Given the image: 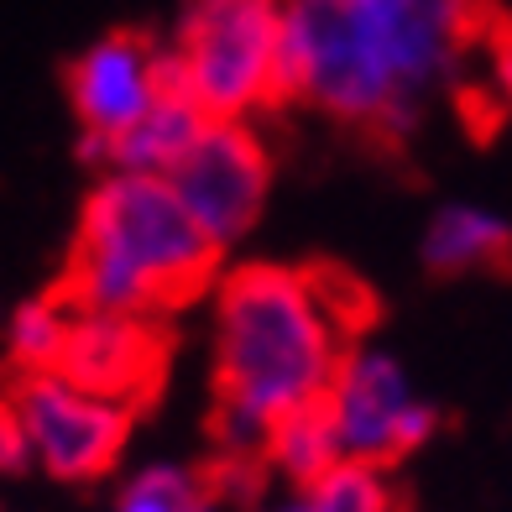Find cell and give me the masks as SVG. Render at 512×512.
<instances>
[{"label":"cell","instance_id":"cell-1","mask_svg":"<svg viewBox=\"0 0 512 512\" xmlns=\"http://www.w3.org/2000/svg\"><path fill=\"white\" fill-rule=\"evenodd\" d=\"M356 288L330 272L241 267L215 298V434L230 455H262L288 418L324 408L361 314Z\"/></svg>","mask_w":512,"mask_h":512},{"label":"cell","instance_id":"cell-7","mask_svg":"<svg viewBox=\"0 0 512 512\" xmlns=\"http://www.w3.org/2000/svg\"><path fill=\"white\" fill-rule=\"evenodd\" d=\"M173 68L168 48H157L147 32H105L100 42L68 63V105L84 131V157L100 162V152L126 136L142 115L162 100Z\"/></svg>","mask_w":512,"mask_h":512},{"label":"cell","instance_id":"cell-9","mask_svg":"<svg viewBox=\"0 0 512 512\" xmlns=\"http://www.w3.org/2000/svg\"><path fill=\"white\" fill-rule=\"evenodd\" d=\"M162 361H168V345L152 330V319L74 309V330H68L58 371L84 392H100V398L131 408L152 398V387L162 382Z\"/></svg>","mask_w":512,"mask_h":512},{"label":"cell","instance_id":"cell-11","mask_svg":"<svg viewBox=\"0 0 512 512\" xmlns=\"http://www.w3.org/2000/svg\"><path fill=\"white\" fill-rule=\"evenodd\" d=\"M424 262L439 277L497 272L512 262V225L486 204H445L424 230Z\"/></svg>","mask_w":512,"mask_h":512},{"label":"cell","instance_id":"cell-6","mask_svg":"<svg viewBox=\"0 0 512 512\" xmlns=\"http://www.w3.org/2000/svg\"><path fill=\"white\" fill-rule=\"evenodd\" d=\"M11 403L27 424L32 460L53 481H100L115 471L126 439H131V408L84 392L79 382H68L63 371H37L21 377Z\"/></svg>","mask_w":512,"mask_h":512},{"label":"cell","instance_id":"cell-10","mask_svg":"<svg viewBox=\"0 0 512 512\" xmlns=\"http://www.w3.org/2000/svg\"><path fill=\"white\" fill-rule=\"evenodd\" d=\"M168 68H173V53H168ZM209 131V115L204 105L189 95V89L178 84V68L168 89H162V100L136 121L126 136H115V142L100 152V168L105 173H142V178H168L183 157L194 152V142Z\"/></svg>","mask_w":512,"mask_h":512},{"label":"cell","instance_id":"cell-13","mask_svg":"<svg viewBox=\"0 0 512 512\" xmlns=\"http://www.w3.org/2000/svg\"><path fill=\"white\" fill-rule=\"evenodd\" d=\"M68 330H74V304L63 293L48 298H27L16 304L6 319V356L21 377H37V371H58Z\"/></svg>","mask_w":512,"mask_h":512},{"label":"cell","instance_id":"cell-15","mask_svg":"<svg viewBox=\"0 0 512 512\" xmlns=\"http://www.w3.org/2000/svg\"><path fill=\"white\" fill-rule=\"evenodd\" d=\"M267 512H392V492L377 465L345 460L330 476H319L314 486H298L288 502H277Z\"/></svg>","mask_w":512,"mask_h":512},{"label":"cell","instance_id":"cell-14","mask_svg":"<svg viewBox=\"0 0 512 512\" xmlns=\"http://www.w3.org/2000/svg\"><path fill=\"white\" fill-rule=\"evenodd\" d=\"M110 512H220V492L189 465H142L115 492Z\"/></svg>","mask_w":512,"mask_h":512},{"label":"cell","instance_id":"cell-8","mask_svg":"<svg viewBox=\"0 0 512 512\" xmlns=\"http://www.w3.org/2000/svg\"><path fill=\"white\" fill-rule=\"evenodd\" d=\"M168 183L183 199V209L194 215V225L225 251L256 225V215H262L272 162H267V147L256 142V131L246 121H209V131L168 173Z\"/></svg>","mask_w":512,"mask_h":512},{"label":"cell","instance_id":"cell-5","mask_svg":"<svg viewBox=\"0 0 512 512\" xmlns=\"http://www.w3.org/2000/svg\"><path fill=\"white\" fill-rule=\"evenodd\" d=\"M324 413L335 424L345 460L377 465V471L413 455L439 424L434 403L418 392L408 366L387 351H371V345L345 351V361L335 371V387L324 398Z\"/></svg>","mask_w":512,"mask_h":512},{"label":"cell","instance_id":"cell-12","mask_svg":"<svg viewBox=\"0 0 512 512\" xmlns=\"http://www.w3.org/2000/svg\"><path fill=\"white\" fill-rule=\"evenodd\" d=\"M262 455H267L272 471L288 476L293 486H314L319 476H330L335 465H345V450H340L335 424H330L324 408H309V413L288 418V424H277L267 434Z\"/></svg>","mask_w":512,"mask_h":512},{"label":"cell","instance_id":"cell-16","mask_svg":"<svg viewBox=\"0 0 512 512\" xmlns=\"http://www.w3.org/2000/svg\"><path fill=\"white\" fill-rule=\"evenodd\" d=\"M32 439H27V424H21V413L11 398H0V476H21L32 471Z\"/></svg>","mask_w":512,"mask_h":512},{"label":"cell","instance_id":"cell-4","mask_svg":"<svg viewBox=\"0 0 512 512\" xmlns=\"http://www.w3.org/2000/svg\"><path fill=\"white\" fill-rule=\"evenodd\" d=\"M168 53L209 121L283 105V0H189Z\"/></svg>","mask_w":512,"mask_h":512},{"label":"cell","instance_id":"cell-3","mask_svg":"<svg viewBox=\"0 0 512 512\" xmlns=\"http://www.w3.org/2000/svg\"><path fill=\"white\" fill-rule=\"evenodd\" d=\"M283 100H304L387 142L418 115L382 32L356 0H283Z\"/></svg>","mask_w":512,"mask_h":512},{"label":"cell","instance_id":"cell-17","mask_svg":"<svg viewBox=\"0 0 512 512\" xmlns=\"http://www.w3.org/2000/svg\"><path fill=\"white\" fill-rule=\"evenodd\" d=\"M481 42H486V53H492V79H497V100H502V110H512V21L492 6V16H486V32H481Z\"/></svg>","mask_w":512,"mask_h":512},{"label":"cell","instance_id":"cell-2","mask_svg":"<svg viewBox=\"0 0 512 512\" xmlns=\"http://www.w3.org/2000/svg\"><path fill=\"white\" fill-rule=\"evenodd\" d=\"M220 246L194 225L168 178L105 173L79 209L63 298L84 314L152 319L209 283Z\"/></svg>","mask_w":512,"mask_h":512}]
</instances>
